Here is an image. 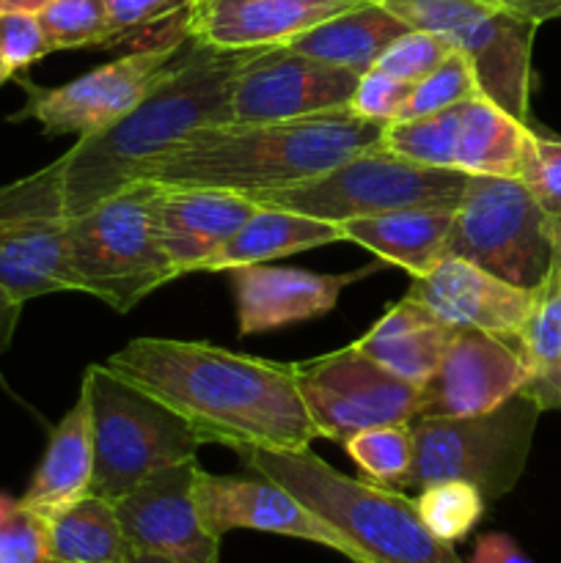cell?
Listing matches in <instances>:
<instances>
[{
	"label": "cell",
	"mask_w": 561,
	"mask_h": 563,
	"mask_svg": "<svg viewBox=\"0 0 561 563\" xmlns=\"http://www.w3.org/2000/svg\"><path fill=\"white\" fill-rule=\"evenodd\" d=\"M561 251L553 223L517 176H468L446 256L465 258L520 289H537Z\"/></svg>",
	"instance_id": "8"
},
{
	"label": "cell",
	"mask_w": 561,
	"mask_h": 563,
	"mask_svg": "<svg viewBox=\"0 0 561 563\" xmlns=\"http://www.w3.org/2000/svg\"><path fill=\"white\" fill-rule=\"evenodd\" d=\"M537 401L520 390L484 416L413 418L410 487L424 489L438 482H468L498 500L509 495L526 471L537 429Z\"/></svg>",
	"instance_id": "7"
},
{
	"label": "cell",
	"mask_w": 561,
	"mask_h": 563,
	"mask_svg": "<svg viewBox=\"0 0 561 563\" xmlns=\"http://www.w3.org/2000/svg\"><path fill=\"white\" fill-rule=\"evenodd\" d=\"M522 361L528 366L526 394L539 410H561V251L548 275L534 289V306L520 335Z\"/></svg>",
	"instance_id": "28"
},
{
	"label": "cell",
	"mask_w": 561,
	"mask_h": 563,
	"mask_svg": "<svg viewBox=\"0 0 561 563\" xmlns=\"http://www.w3.org/2000/svg\"><path fill=\"white\" fill-rule=\"evenodd\" d=\"M363 0H207L190 9L185 33L198 47H284Z\"/></svg>",
	"instance_id": "20"
},
{
	"label": "cell",
	"mask_w": 561,
	"mask_h": 563,
	"mask_svg": "<svg viewBox=\"0 0 561 563\" xmlns=\"http://www.w3.org/2000/svg\"><path fill=\"white\" fill-rule=\"evenodd\" d=\"M468 563H537L520 550V544L506 533H484Z\"/></svg>",
	"instance_id": "40"
},
{
	"label": "cell",
	"mask_w": 561,
	"mask_h": 563,
	"mask_svg": "<svg viewBox=\"0 0 561 563\" xmlns=\"http://www.w3.org/2000/svg\"><path fill=\"white\" fill-rule=\"evenodd\" d=\"M0 286L22 306L72 291L58 159L0 185Z\"/></svg>",
	"instance_id": "12"
},
{
	"label": "cell",
	"mask_w": 561,
	"mask_h": 563,
	"mask_svg": "<svg viewBox=\"0 0 561 563\" xmlns=\"http://www.w3.org/2000/svg\"><path fill=\"white\" fill-rule=\"evenodd\" d=\"M0 563H47V522L0 493Z\"/></svg>",
	"instance_id": "34"
},
{
	"label": "cell",
	"mask_w": 561,
	"mask_h": 563,
	"mask_svg": "<svg viewBox=\"0 0 561 563\" xmlns=\"http://www.w3.org/2000/svg\"><path fill=\"white\" fill-rule=\"evenodd\" d=\"M80 390L91 405V493L99 498L116 504L154 473L196 460L207 445L185 418L108 366H88Z\"/></svg>",
	"instance_id": "6"
},
{
	"label": "cell",
	"mask_w": 561,
	"mask_h": 563,
	"mask_svg": "<svg viewBox=\"0 0 561 563\" xmlns=\"http://www.w3.org/2000/svg\"><path fill=\"white\" fill-rule=\"evenodd\" d=\"M47 522V563H130L113 500L88 493Z\"/></svg>",
	"instance_id": "29"
},
{
	"label": "cell",
	"mask_w": 561,
	"mask_h": 563,
	"mask_svg": "<svg viewBox=\"0 0 561 563\" xmlns=\"http://www.w3.org/2000/svg\"><path fill=\"white\" fill-rule=\"evenodd\" d=\"M520 179L553 223H561V137L531 130Z\"/></svg>",
	"instance_id": "35"
},
{
	"label": "cell",
	"mask_w": 561,
	"mask_h": 563,
	"mask_svg": "<svg viewBox=\"0 0 561 563\" xmlns=\"http://www.w3.org/2000/svg\"><path fill=\"white\" fill-rule=\"evenodd\" d=\"M94 478V427L91 405L86 390H80L75 407L61 418L50 434L42 462L28 484L20 504L28 511L50 520L61 509L91 493Z\"/></svg>",
	"instance_id": "24"
},
{
	"label": "cell",
	"mask_w": 561,
	"mask_h": 563,
	"mask_svg": "<svg viewBox=\"0 0 561 563\" xmlns=\"http://www.w3.org/2000/svg\"><path fill=\"white\" fill-rule=\"evenodd\" d=\"M465 185L468 174L410 163L380 146L333 165L317 179L267 192L253 201L341 225L346 220L424 207V203L457 207Z\"/></svg>",
	"instance_id": "9"
},
{
	"label": "cell",
	"mask_w": 561,
	"mask_h": 563,
	"mask_svg": "<svg viewBox=\"0 0 561 563\" xmlns=\"http://www.w3.org/2000/svg\"><path fill=\"white\" fill-rule=\"evenodd\" d=\"M484 3L495 5L501 11H509L515 16H522L528 22H537V25L561 16V0H484Z\"/></svg>",
	"instance_id": "41"
},
{
	"label": "cell",
	"mask_w": 561,
	"mask_h": 563,
	"mask_svg": "<svg viewBox=\"0 0 561 563\" xmlns=\"http://www.w3.org/2000/svg\"><path fill=\"white\" fill-rule=\"evenodd\" d=\"M130 563H182V561L168 559V555L146 553V550H130Z\"/></svg>",
	"instance_id": "44"
},
{
	"label": "cell",
	"mask_w": 561,
	"mask_h": 563,
	"mask_svg": "<svg viewBox=\"0 0 561 563\" xmlns=\"http://www.w3.org/2000/svg\"><path fill=\"white\" fill-rule=\"evenodd\" d=\"M385 124L352 108L270 124L223 126L198 135L160 163L146 181L209 187L245 198L317 179L333 165L383 146Z\"/></svg>",
	"instance_id": "3"
},
{
	"label": "cell",
	"mask_w": 561,
	"mask_h": 563,
	"mask_svg": "<svg viewBox=\"0 0 561 563\" xmlns=\"http://www.w3.org/2000/svg\"><path fill=\"white\" fill-rule=\"evenodd\" d=\"M418 517L443 544H457L482 522L487 500L468 482H438L418 489Z\"/></svg>",
	"instance_id": "31"
},
{
	"label": "cell",
	"mask_w": 561,
	"mask_h": 563,
	"mask_svg": "<svg viewBox=\"0 0 561 563\" xmlns=\"http://www.w3.org/2000/svg\"><path fill=\"white\" fill-rule=\"evenodd\" d=\"M407 31H410V25H405L399 16L391 14L377 0H363V3L319 22L311 31L300 33L284 47L289 53L308 55V58L322 60V64L341 66V69L363 75Z\"/></svg>",
	"instance_id": "26"
},
{
	"label": "cell",
	"mask_w": 561,
	"mask_h": 563,
	"mask_svg": "<svg viewBox=\"0 0 561 563\" xmlns=\"http://www.w3.org/2000/svg\"><path fill=\"white\" fill-rule=\"evenodd\" d=\"M53 49L102 47L113 44L105 0H53L36 11Z\"/></svg>",
	"instance_id": "32"
},
{
	"label": "cell",
	"mask_w": 561,
	"mask_h": 563,
	"mask_svg": "<svg viewBox=\"0 0 561 563\" xmlns=\"http://www.w3.org/2000/svg\"><path fill=\"white\" fill-rule=\"evenodd\" d=\"M528 141L531 124L476 93L438 113L391 121L385 124L383 148L429 168L520 179Z\"/></svg>",
	"instance_id": "11"
},
{
	"label": "cell",
	"mask_w": 561,
	"mask_h": 563,
	"mask_svg": "<svg viewBox=\"0 0 561 563\" xmlns=\"http://www.w3.org/2000/svg\"><path fill=\"white\" fill-rule=\"evenodd\" d=\"M20 313H22V302L14 300L9 291L0 286V355L11 346L16 333V324H20Z\"/></svg>",
	"instance_id": "42"
},
{
	"label": "cell",
	"mask_w": 561,
	"mask_h": 563,
	"mask_svg": "<svg viewBox=\"0 0 561 563\" xmlns=\"http://www.w3.org/2000/svg\"><path fill=\"white\" fill-rule=\"evenodd\" d=\"M528 383V366L515 339L457 330L427 383L421 385L418 418L484 416L520 394Z\"/></svg>",
	"instance_id": "17"
},
{
	"label": "cell",
	"mask_w": 561,
	"mask_h": 563,
	"mask_svg": "<svg viewBox=\"0 0 561 563\" xmlns=\"http://www.w3.org/2000/svg\"><path fill=\"white\" fill-rule=\"evenodd\" d=\"M105 366L185 418L204 443L295 451L322 438L297 388L295 363L201 341L132 339Z\"/></svg>",
	"instance_id": "1"
},
{
	"label": "cell",
	"mask_w": 561,
	"mask_h": 563,
	"mask_svg": "<svg viewBox=\"0 0 561 563\" xmlns=\"http://www.w3.org/2000/svg\"><path fill=\"white\" fill-rule=\"evenodd\" d=\"M413 86L410 82H402L396 77H391L388 71L372 66L369 71H363L361 80H358L355 93H352L350 108L355 110L363 119L383 121V124H391V121L402 119V110H405L407 97H410Z\"/></svg>",
	"instance_id": "37"
},
{
	"label": "cell",
	"mask_w": 561,
	"mask_h": 563,
	"mask_svg": "<svg viewBox=\"0 0 561 563\" xmlns=\"http://www.w3.org/2000/svg\"><path fill=\"white\" fill-rule=\"evenodd\" d=\"M476 93L482 91H479V82L471 64L465 60V55L451 49L449 58L432 75L424 77L421 82L413 86L405 110H402V119H418V115L438 113V110L451 108L457 102H465V99L476 97Z\"/></svg>",
	"instance_id": "33"
},
{
	"label": "cell",
	"mask_w": 561,
	"mask_h": 563,
	"mask_svg": "<svg viewBox=\"0 0 561 563\" xmlns=\"http://www.w3.org/2000/svg\"><path fill=\"white\" fill-rule=\"evenodd\" d=\"M0 53L14 71L28 69L53 53L47 33L33 11H0Z\"/></svg>",
	"instance_id": "38"
},
{
	"label": "cell",
	"mask_w": 561,
	"mask_h": 563,
	"mask_svg": "<svg viewBox=\"0 0 561 563\" xmlns=\"http://www.w3.org/2000/svg\"><path fill=\"white\" fill-rule=\"evenodd\" d=\"M231 273H234L240 335H256L324 317L336 308L341 291L369 269L324 275L311 269L248 264Z\"/></svg>",
	"instance_id": "21"
},
{
	"label": "cell",
	"mask_w": 561,
	"mask_h": 563,
	"mask_svg": "<svg viewBox=\"0 0 561 563\" xmlns=\"http://www.w3.org/2000/svg\"><path fill=\"white\" fill-rule=\"evenodd\" d=\"M454 335L457 328L435 317L421 302L405 297L388 308L355 346L396 377L424 385L443 361Z\"/></svg>",
	"instance_id": "25"
},
{
	"label": "cell",
	"mask_w": 561,
	"mask_h": 563,
	"mask_svg": "<svg viewBox=\"0 0 561 563\" xmlns=\"http://www.w3.org/2000/svg\"><path fill=\"white\" fill-rule=\"evenodd\" d=\"M262 49L193 47L170 64L121 119L94 135L77 137L61 154L64 214H80L132 181H143L160 163L198 135L234 124L231 93L242 69Z\"/></svg>",
	"instance_id": "2"
},
{
	"label": "cell",
	"mask_w": 561,
	"mask_h": 563,
	"mask_svg": "<svg viewBox=\"0 0 561 563\" xmlns=\"http://www.w3.org/2000/svg\"><path fill=\"white\" fill-rule=\"evenodd\" d=\"M47 3H53V0H0V11H33L36 14Z\"/></svg>",
	"instance_id": "43"
},
{
	"label": "cell",
	"mask_w": 561,
	"mask_h": 563,
	"mask_svg": "<svg viewBox=\"0 0 561 563\" xmlns=\"http://www.w3.org/2000/svg\"><path fill=\"white\" fill-rule=\"evenodd\" d=\"M413 31L446 38L465 55L479 91L528 124L531 49L537 22L501 11L484 0H377Z\"/></svg>",
	"instance_id": "10"
},
{
	"label": "cell",
	"mask_w": 561,
	"mask_h": 563,
	"mask_svg": "<svg viewBox=\"0 0 561 563\" xmlns=\"http://www.w3.org/2000/svg\"><path fill=\"white\" fill-rule=\"evenodd\" d=\"M451 55V44L446 38L435 36L427 31H407L405 36L396 38L374 66L383 71H388L391 77L402 82H421L424 77L432 75L440 64Z\"/></svg>",
	"instance_id": "36"
},
{
	"label": "cell",
	"mask_w": 561,
	"mask_h": 563,
	"mask_svg": "<svg viewBox=\"0 0 561 563\" xmlns=\"http://www.w3.org/2000/svg\"><path fill=\"white\" fill-rule=\"evenodd\" d=\"M248 471L295 495L372 563H465L424 528L416 500L399 489L350 478L311 449H245Z\"/></svg>",
	"instance_id": "4"
},
{
	"label": "cell",
	"mask_w": 561,
	"mask_h": 563,
	"mask_svg": "<svg viewBox=\"0 0 561 563\" xmlns=\"http://www.w3.org/2000/svg\"><path fill=\"white\" fill-rule=\"evenodd\" d=\"M256 209V201L237 192L157 185L160 242L176 275L201 273L209 256L220 251Z\"/></svg>",
	"instance_id": "22"
},
{
	"label": "cell",
	"mask_w": 561,
	"mask_h": 563,
	"mask_svg": "<svg viewBox=\"0 0 561 563\" xmlns=\"http://www.w3.org/2000/svg\"><path fill=\"white\" fill-rule=\"evenodd\" d=\"M193 498H196L204 528L218 539H223V533L234 531V528H248V531L278 533V537L322 544V548L344 555L350 563H372L339 531H333L328 522L308 511L295 495L256 473L253 478L212 476L198 467Z\"/></svg>",
	"instance_id": "16"
},
{
	"label": "cell",
	"mask_w": 561,
	"mask_h": 563,
	"mask_svg": "<svg viewBox=\"0 0 561 563\" xmlns=\"http://www.w3.org/2000/svg\"><path fill=\"white\" fill-rule=\"evenodd\" d=\"M14 77V69L9 66V60L3 58V53H0V86H3L6 80H11Z\"/></svg>",
	"instance_id": "45"
},
{
	"label": "cell",
	"mask_w": 561,
	"mask_h": 563,
	"mask_svg": "<svg viewBox=\"0 0 561 563\" xmlns=\"http://www.w3.org/2000/svg\"><path fill=\"white\" fill-rule=\"evenodd\" d=\"M407 297L451 328L484 330L515 341L534 306V289H520L457 256H443L435 269L413 278Z\"/></svg>",
	"instance_id": "19"
},
{
	"label": "cell",
	"mask_w": 561,
	"mask_h": 563,
	"mask_svg": "<svg viewBox=\"0 0 561 563\" xmlns=\"http://www.w3.org/2000/svg\"><path fill=\"white\" fill-rule=\"evenodd\" d=\"M454 209L449 203L394 209L372 218H355L341 223L344 242L366 247L385 264H396L410 278H421L446 256Z\"/></svg>",
	"instance_id": "23"
},
{
	"label": "cell",
	"mask_w": 561,
	"mask_h": 563,
	"mask_svg": "<svg viewBox=\"0 0 561 563\" xmlns=\"http://www.w3.org/2000/svg\"><path fill=\"white\" fill-rule=\"evenodd\" d=\"M105 9H108L116 44L148 25L174 20V16H187L193 9V0H105Z\"/></svg>",
	"instance_id": "39"
},
{
	"label": "cell",
	"mask_w": 561,
	"mask_h": 563,
	"mask_svg": "<svg viewBox=\"0 0 561 563\" xmlns=\"http://www.w3.org/2000/svg\"><path fill=\"white\" fill-rule=\"evenodd\" d=\"M196 473V460L179 462L116 500V515L132 550L182 563H220V539L204 528L193 498Z\"/></svg>",
	"instance_id": "18"
},
{
	"label": "cell",
	"mask_w": 561,
	"mask_h": 563,
	"mask_svg": "<svg viewBox=\"0 0 561 563\" xmlns=\"http://www.w3.org/2000/svg\"><path fill=\"white\" fill-rule=\"evenodd\" d=\"M72 291H86L127 313L176 280L157 229V185L132 181L91 209L66 218Z\"/></svg>",
	"instance_id": "5"
},
{
	"label": "cell",
	"mask_w": 561,
	"mask_h": 563,
	"mask_svg": "<svg viewBox=\"0 0 561 563\" xmlns=\"http://www.w3.org/2000/svg\"><path fill=\"white\" fill-rule=\"evenodd\" d=\"M344 449L369 482L391 489L410 487L413 451H416L410 423L363 429L344 440Z\"/></svg>",
	"instance_id": "30"
},
{
	"label": "cell",
	"mask_w": 561,
	"mask_h": 563,
	"mask_svg": "<svg viewBox=\"0 0 561 563\" xmlns=\"http://www.w3.org/2000/svg\"><path fill=\"white\" fill-rule=\"evenodd\" d=\"M176 49L179 42L138 49L55 88L20 80L25 108L11 115V121L33 119L47 135H94L135 108L138 99L174 64Z\"/></svg>",
	"instance_id": "14"
},
{
	"label": "cell",
	"mask_w": 561,
	"mask_h": 563,
	"mask_svg": "<svg viewBox=\"0 0 561 563\" xmlns=\"http://www.w3.org/2000/svg\"><path fill=\"white\" fill-rule=\"evenodd\" d=\"M361 75L286 47H267L242 69L231 93V126L270 124L350 108Z\"/></svg>",
	"instance_id": "15"
},
{
	"label": "cell",
	"mask_w": 561,
	"mask_h": 563,
	"mask_svg": "<svg viewBox=\"0 0 561 563\" xmlns=\"http://www.w3.org/2000/svg\"><path fill=\"white\" fill-rule=\"evenodd\" d=\"M333 242H344L341 225L258 203L256 212L237 229V234L209 256L201 273H223V269L248 267V264H264L270 258H284L292 253L311 251V247L333 245Z\"/></svg>",
	"instance_id": "27"
},
{
	"label": "cell",
	"mask_w": 561,
	"mask_h": 563,
	"mask_svg": "<svg viewBox=\"0 0 561 563\" xmlns=\"http://www.w3.org/2000/svg\"><path fill=\"white\" fill-rule=\"evenodd\" d=\"M297 388L319 434L344 443L363 429L410 423L418 418L421 385L396 377L355 344L295 363Z\"/></svg>",
	"instance_id": "13"
},
{
	"label": "cell",
	"mask_w": 561,
	"mask_h": 563,
	"mask_svg": "<svg viewBox=\"0 0 561 563\" xmlns=\"http://www.w3.org/2000/svg\"><path fill=\"white\" fill-rule=\"evenodd\" d=\"M207 3V0H193V9H198V5H204Z\"/></svg>",
	"instance_id": "46"
}]
</instances>
